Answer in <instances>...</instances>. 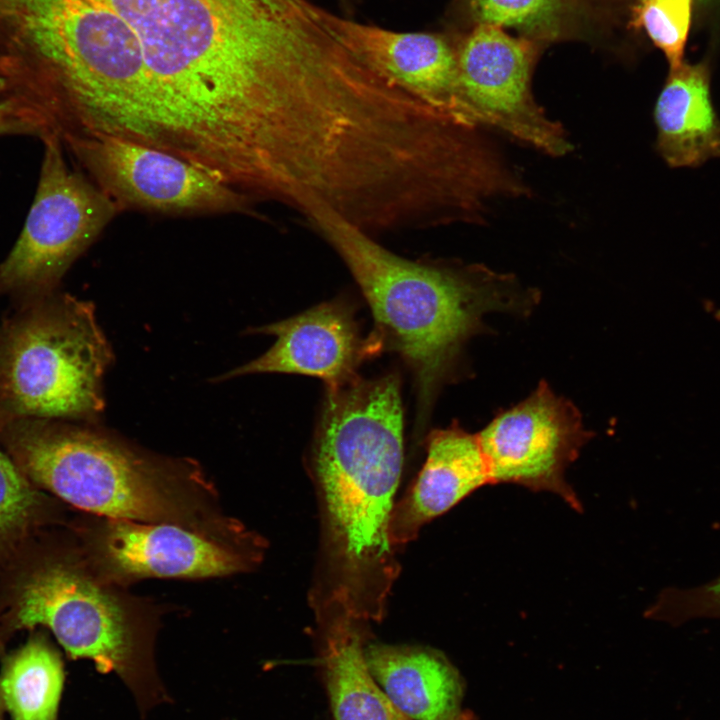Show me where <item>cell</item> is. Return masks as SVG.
<instances>
[{
	"label": "cell",
	"instance_id": "1",
	"mask_svg": "<svg viewBox=\"0 0 720 720\" xmlns=\"http://www.w3.org/2000/svg\"><path fill=\"white\" fill-rule=\"evenodd\" d=\"M79 55L94 131L198 167L261 152L301 101L317 26L300 0H36Z\"/></svg>",
	"mask_w": 720,
	"mask_h": 720
},
{
	"label": "cell",
	"instance_id": "2",
	"mask_svg": "<svg viewBox=\"0 0 720 720\" xmlns=\"http://www.w3.org/2000/svg\"><path fill=\"white\" fill-rule=\"evenodd\" d=\"M313 463L336 575L331 601L360 621L378 619L398 571L390 540L403 466L397 376L327 389Z\"/></svg>",
	"mask_w": 720,
	"mask_h": 720
},
{
	"label": "cell",
	"instance_id": "3",
	"mask_svg": "<svg viewBox=\"0 0 720 720\" xmlns=\"http://www.w3.org/2000/svg\"><path fill=\"white\" fill-rule=\"evenodd\" d=\"M305 217L336 251L367 300L379 342L412 370L423 422L465 343L489 331L491 312L526 317L540 292L482 264H423L394 254L328 209Z\"/></svg>",
	"mask_w": 720,
	"mask_h": 720
},
{
	"label": "cell",
	"instance_id": "4",
	"mask_svg": "<svg viewBox=\"0 0 720 720\" xmlns=\"http://www.w3.org/2000/svg\"><path fill=\"white\" fill-rule=\"evenodd\" d=\"M53 529L27 543L0 572V641L48 629L69 657L115 673L142 712L166 701L145 635L88 561Z\"/></svg>",
	"mask_w": 720,
	"mask_h": 720
},
{
	"label": "cell",
	"instance_id": "5",
	"mask_svg": "<svg viewBox=\"0 0 720 720\" xmlns=\"http://www.w3.org/2000/svg\"><path fill=\"white\" fill-rule=\"evenodd\" d=\"M0 441L22 474L57 500L107 519L185 521L171 471L103 433L27 419L3 427Z\"/></svg>",
	"mask_w": 720,
	"mask_h": 720
},
{
	"label": "cell",
	"instance_id": "6",
	"mask_svg": "<svg viewBox=\"0 0 720 720\" xmlns=\"http://www.w3.org/2000/svg\"><path fill=\"white\" fill-rule=\"evenodd\" d=\"M111 362L92 304L41 296L0 336V430L19 420L95 418Z\"/></svg>",
	"mask_w": 720,
	"mask_h": 720
},
{
	"label": "cell",
	"instance_id": "7",
	"mask_svg": "<svg viewBox=\"0 0 720 720\" xmlns=\"http://www.w3.org/2000/svg\"><path fill=\"white\" fill-rule=\"evenodd\" d=\"M44 157L24 228L0 263V292L47 294L119 214V206L67 162L58 134L43 137Z\"/></svg>",
	"mask_w": 720,
	"mask_h": 720
},
{
	"label": "cell",
	"instance_id": "8",
	"mask_svg": "<svg viewBox=\"0 0 720 720\" xmlns=\"http://www.w3.org/2000/svg\"><path fill=\"white\" fill-rule=\"evenodd\" d=\"M62 142L82 172L121 211L252 212V198L167 152L107 135L69 137Z\"/></svg>",
	"mask_w": 720,
	"mask_h": 720
},
{
	"label": "cell",
	"instance_id": "9",
	"mask_svg": "<svg viewBox=\"0 0 720 720\" xmlns=\"http://www.w3.org/2000/svg\"><path fill=\"white\" fill-rule=\"evenodd\" d=\"M594 435L584 427L578 408L545 380L477 433L490 484L554 493L577 512L582 505L565 472Z\"/></svg>",
	"mask_w": 720,
	"mask_h": 720
},
{
	"label": "cell",
	"instance_id": "10",
	"mask_svg": "<svg viewBox=\"0 0 720 720\" xmlns=\"http://www.w3.org/2000/svg\"><path fill=\"white\" fill-rule=\"evenodd\" d=\"M460 85L481 126H490L552 156L571 144L559 123L534 101L532 42L478 24L456 49Z\"/></svg>",
	"mask_w": 720,
	"mask_h": 720
},
{
	"label": "cell",
	"instance_id": "11",
	"mask_svg": "<svg viewBox=\"0 0 720 720\" xmlns=\"http://www.w3.org/2000/svg\"><path fill=\"white\" fill-rule=\"evenodd\" d=\"M301 1L315 20L374 71L457 122L481 126L460 85L456 49L444 37L363 24Z\"/></svg>",
	"mask_w": 720,
	"mask_h": 720
},
{
	"label": "cell",
	"instance_id": "12",
	"mask_svg": "<svg viewBox=\"0 0 720 720\" xmlns=\"http://www.w3.org/2000/svg\"><path fill=\"white\" fill-rule=\"evenodd\" d=\"M89 551L95 565L118 581L219 577L246 568L237 552L174 523L108 519Z\"/></svg>",
	"mask_w": 720,
	"mask_h": 720
},
{
	"label": "cell",
	"instance_id": "13",
	"mask_svg": "<svg viewBox=\"0 0 720 720\" xmlns=\"http://www.w3.org/2000/svg\"><path fill=\"white\" fill-rule=\"evenodd\" d=\"M256 332L274 335V345L220 379L255 373H288L322 379L327 389H335L355 378L360 362L381 346L375 336L363 340L353 312L336 301L260 327Z\"/></svg>",
	"mask_w": 720,
	"mask_h": 720
},
{
	"label": "cell",
	"instance_id": "14",
	"mask_svg": "<svg viewBox=\"0 0 720 720\" xmlns=\"http://www.w3.org/2000/svg\"><path fill=\"white\" fill-rule=\"evenodd\" d=\"M490 484L477 434L458 424L431 433L426 461L390 523L393 546L412 540L420 528L449 511L477 489Z\"/></svg>",
	"mask_w": 720,
	"mask_h": 720
},
{
	"label": "cell",
	"instance_id": "15",
	"mask_svg": "<svg viewBox=\"0 0 720 720\" xmlns=\"http://www.w3.org/2000/svg\"><path fill=\"white\" fill-rule=\"evenodd\" d=\"M656 150L671 168H697L720 157V118L705 63L671 69L654 107Z\"/></svg>",
	"mask_w": 720,
	"mask_h": 720
},
{
	"label": "cell",
	"instance_id": "16",
	"mask_svg": "<svg viewBox=\"0 0 720 720\" xmlns=\"http://www.w3.org/2000/svg\"><path fill=\"white\" fill-rule=\"evenodd\" d=\"M368 668L393 705L413 720H455L463 681L440 653L423 648L371 645Z\"/></svg>",
	"mask_w": 720,
	"mask_h": 720
},
{
	"label": "cell",
	"instance_id": "17",
	"mask_svg": "<svg viewBox=\"0 0 720 720\" xmlns=\"http://www.w3.org/2000/svg\"><path fill=\"white\" fill-rule=\"evenodd\" d=\"M329 606L322 665L335 720H410L377 686L366 662L360 620Z\"/></svg>",
	"mask_w": 720,
	"mask_h": 720
},
{
	"label": "cell",
	"instance_id": "18",
	"mask_svg": "<svg viewBox=\"0 0 720 720\" xmlns=\"http://www.w3.org/2000/svg\"><path fill=\"white\" fill-rule=\"evenodd\" d=\"M32 632L4 662L1 697L13 720H56L64 684L63 662L43 631Z\"/></svg>",
	"mask_w": 720,
	"mask_h": 720
},
{
	"label": "cell",
	"instance_id": "19",
	"mask_svg": "<svg viewBox=\"0 0 720 720\" xmlns=\"http://www.w3.org/2000/svg\"><path fill=\"white\" fill-rule=\"evenodd\" d=\"M60 520L58 500L32 484L0 450V572L27 543Z\"/></svg>",
	"mask_w": 720,
	"mask_h": 720
},
{
	"label": "cell",
	"instance_id": "20",
	"mask_svg": "<svg viewBox=\"0 0 720 720\" xmlns=\"http://www.w3.org/2000/svg\"><path fill=\"white\" fill-rule=\"evenodd\" d=\"M57 103L42 81L19 61L0 55V135L60 136Z\"/></svg>",
	"mask_w": 720,
	"mask_h": 720
},
{
	"label": "cell",
	"instance_id": "21",
	"mask_svg": "<svg viewBox=\"0 0 720 720\" xmlns=\"http://www.w3.org/2000/svg\"><path fill=\"white\" fill-rule=\"evenodd\" d=\"M572 5V0H469L478 24L540 31L553 27Z\"/></svg>",
	"mask_w": 720,
	"mask_h": 720
},
{
	"label": "cell",
	"instance_id": "22",
	"mask_svg": "<svg viewBox=\"0 0 720 720\" xmlns=\"http://www.w3.org/2000/svg\"><path fill=\"white\" fill-rule=\"evenodd\" d=\"M692 0H642L636 23L663 51L671 69L680 66L687 41Z\"/></svg>",
	"mask_w": 720,
	"mask_h": 720
},
{
	"label": "cell",
	"instance_id": "23",
	"mask_svg": "<svg viewBox=\"0 0 720 720\" xmlns=\"http://www.w3.org/2000/svg\"><path fill=\"white\" fill-rule=\"evenodd\" d=\"M661 610L675 623L698 617L720 618V576L694 588L667 592Z\"/></svg>",
	"mask_w": 720,
	"mask_h": 720
},
{
	"label": "cell",
	"instance_id": "24",
	"mask_svg": "<svg viewBox=\"0 0 720 720\" xmlns=\"http://www.w3.org/2000/svg\"><path fill=\"white\" fill-rule=\"evenodd\" d=\"M455 720H476V718L471 712H460Z\"/></svg>",
	"mask_w": 720,
	"mask_h": 720
}]
</instances>
